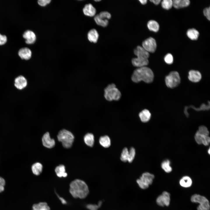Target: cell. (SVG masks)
I'll use <instances>...</instances> for the list:
<instances>
[{"label":"cell","instance_id":"cell-22","mask_svg":"<svg viewBox=\"0 0 210 210\" xmlns=\"http://www.w3.org/2000/svg\"><path fill=\"white\" fill-rule=\"evenodd\" d=\"M172 1L173 6L176 8L187 7L190 4L189 0H174Z\"/></svg>","mask_w":210,"mask_h":210},{"label":"cell","instance_id":"cell-16","mask_svg":"<svg viewBox=\"0 0 210 210\" xmlns=\"http://www.w3.org/2000/svg\"><path fill=\"white\" fill-rule=\"evenodd\" d=\"M188 78L191 81L197 83L201 80L202 75L201 73L198 71L191 70L189 72Z\"/></svg>","mask_w":210,"mask_h":210},{"label":"cell","instance_id":"cell-2","mask_svg":"<svg viewBox=\"0 0 210 210\" xmlns=\"http://www.w3.org/2000/svg\"><path fill=\"white\" fill-rule=\"evenodd\" d=\"M154 78L153 71L146 66L136 69L134 71L131 77L132 80L135 83L143 81L146 83H150L153 81Z\"/></svg>","mask_w":210,"mask_h":210},{"label":"cell","instance_id":"cell-14","mask_svg":"<svg viewBox=\"0 0 210 210\" xmlns=\"http://www.w3.org/2000/svg\"><path fill=\"white\" fill-rule=\"evenodd\" d=\"M134 52L137 57L148 59L149 56V52L140 46H138L134 49Z\"/></svg>","mask_w":210,"mask_h":210},{"label":"cell","instance_id":"cell-43","mask_svg":"<svg viewBox=\"0 0 210 210\" xmlns=\"http://www.w3.org/2000/svg\"><path fill=\"white\" fill-rule=\"evenodd\" d=\"M150 1L156 5L158 4L161 1L160 0H151Z\"/></svg>","mask_w":210,"mask_h":210},{"label":"cell","instance_id":"cell-26","mask_svg":"<svg viewBox=\"0 0 210 210\" xmlns=\"http://www.w3.org/2000/svg\"><path fill=\"white\" fill-rule=\"evenodd\" d=\"M84 141L85 144L88 146L92 147L94 142V135L92 133H88L84 136Z\"/></svg>","mask_w":210,"mask_h":210},{"label":"cell","instance_id":"cell-38","mask_svg":"<svg viewBox=\"0 0 210 210\" xmlns=\"http://www.w3.org/2000/svg\"><path fill=\"white\" fill-rule=\"evenodd\" d=\"M50 0H39L38 2V4L41 6H45L50 3Z\"/></svg>","mask_w":210,"mask_h":210},{"label":"cell","instance_id":"cell-4","mask_svg":"<svg viewBox=\"0 0 210 210\" xmlns=\"http://www.w3.org/2000/svg\"><path fill=\"white\" fill-rule=\"evenodd\" d=\"M104 92V97L108 101H118L121 98L120 92L113 83L108 85L105 88Z\"/></svg>","mask_w":210,"mask_h":210},{"label":"cell","instance_id":"cell-17","mask_svg":"<svg viewBox=\"0 0 210 210\" xmlns=\"http://www.w3.org/2000/svg\"><path fill=\"white\" fill-rule=\"evenodd\" d=\"M27 84V80L23 76L17 77L15 80V85L18 89L21 90L25 88Z\"/></svg>","mask_w":210,"mask_h":210},{"label":"cell","instance_id":"cell-1","mask_svg":"<svg viewBox=\"0 0 210 210\" xmlns=\"http://www.w3.org/2000/svg\"><path fill=\"white\" fill-rule=\"evenodd\" d=\"M69 191L73 197L81 199L85 198L89 193L88 187L86 183L78 179H75L70 183Z\"/></svg>","mask_w":210,"mask_h":210},{"label":"cell","instance_id":"cell-10","mask_svg":"<svg viewBox=\"0 0 210 210\" xmlns=\"http://www.w3.org/2000/svg\"><path fill=\"white\" fill-rule=\"evenodd\" d=\"M170 201V194L169 192L165 191L163 192L162 195H159L156 200L157 204L161 206H169Z\"/></svg>","mask_w":210,"mask_h":210},{"label":"cell","instance_id":"cell-8","mask_svg":"<svg viewBox=\"0 0 210 210\" xmlns=\"http://www.w3.org/2000/svg\"><path fill=\"white\" fill-rule=\"evenodd\" d=\"M111 17L110 13L107 11H102L95 15L94 20L98 25L103 27H106L108 23V20Z\"/></svg>","mask_w":210,"mask_h":210},{"label":"cell","instance_id":"cell-37","mask_svg":"<svg viewBox=\"0 0 210 210\" xmlns=\"http://www.w3.org/2000/svg\"><path fill=\"white\" fill-rule=\"evenodd\" d=\"M164 60L168 64H172L173 62V58L172 55L170 53L167 54L164 57Z\"/></svg>","mask_w":210,"mask_h":210},{"label":"cell","instance_id":"cell-12","mask_svg":"<svg viewBox=\"0 0 210 210\" xmlns=\"http://www.w3.org/2000/svg\"><path fill=\"white\" fill-rule=\"evenodd\" d=\"M42 141L43 145L48 148H52L55 145L54 140L51 139L49 132H47L43 135L42 138Z\"/></svg>","mask_w":210,"mask_h":210},{"label":"cell","instance_id":"cell-3","mask_svg":"<svg viewBox=\"0 0 210 210\" xmlns=\"http://www.w3.org/2000/svg\"><path fill=\"white\" fill-rule=\"evenodd\" d=\"M57 138L58 140L62 142L63 146L67 148L72 146L74 139L72 133L65 129L61 130L59 132Z\"/></svg>","mask_w":210,"mask_h":210},{"label":"cell","instance_id":"cell-47","mask_svg":"<svg viewBox=\"0 0 210 210\" xmlns=\"http://www.w3.org/2000/svg\"><path fill=\"white\" fill-rule=\"evenodd\" d=\"M94 1H96V2H97V1H100V0H95Z\"/></svg>","mask_w":210,"mask_h":210},{"label":"cell","instance_id":"cell-11","mask_svg":"<svg viewBox=\"0 0 210 210\" xmlns=\"http://www.w3.org/2000/svg\"><path fill=\"white\" fill-rule=\"evenodd\" d=\"M195 139L198 144H203L206 146L208 145L210 142V138L209 136L202 134L197 131L195 135Z\"/></svg>","mask_w":210,"mask_h":210},{"label":"cell","instance_id":"cell-27","mask_svg":"<svg viewBox=\"0 0 210 210\" xmlns=\"http://www.w3.org/2000/svg\"><path fill=\"white\" fill-rule=\"evenodd\" d=\"M32 210H50L49 206L47 203L41 202L38 204H34L32 206Z\"/></svg>","mask_w":210,"mask_h":210},{"label":"cell","instance_id":"cell-15","mask_svg":"<svg viewBox=\"0 0 210 210\" xmlns=\"http://www.w3.org/2000/svg\"><path fill=\"white\" fill-rule=\"evenodd\" d=\"M23 36L25 39V42L27 44H32L36 41V36L35 33L32 31L27 30L24 33Z\"/></svg>","mask_w":210,"mask_h":210},{"label":"cell","instance_id":"cell-40","mask_svg":"<svg viewBox=\"0 0 210 210\" xmlns=\"http://www.w3.org/2000/svg\"><path fill=\"white\" fill-rule=\"evenodd\" d=\"M7 41L6 36L5 35H2L0 34V45L5 44Z\"/></svg>","mask_w":210,"mask_h":210},{"label":"cell","instance_id":"cell-46","mask_svg":"<svg viewBox=\"0 0 210 210\" xmlns=\"http://www.w3.org/2000/svg\"><path fill=\"white\" fill-rule=\"evenodd\" d=\"M4 190V186L0 185V193L3 191Z\"/></svg>","mask_w":210,"mask_h":210},{"label":"cell","instance_id":"cell-13","mask_svg":"<svg viewBox=\"0 0 210 210\" xmlns=\"http://www.w3.org/2000/svg\"><path fill=\"white\" fill-rule=\"evenodd\" d=\"M210 108V102L208 101L207 104H206L204 103H203L198 108H196L193 105H190L188 106H186L184 108V112L186 116L187 117H188L189 116V114L188 113L187 110L189 108H191L196 111H199L208 110Z\"/></svg>","mask_w":210,"mask_h":210},{"label":"cell","instance_id":"cell-31","mask_svg":"<svg viewBox=\"0 0 210 210\" xmlns=\"http://www.w3.org/2000/svg\"><path fill=\"white\" fill-rule=\"evenodd\" d=\"M188 36L192 40H196L199 35V32L196 29L192 28L188 29L187 32Z\"/></svg>","mask_w":210,"mask_h":210},{"label":"cell","instance_id":"cell-29","mask_svg":"<svg viewBox=\"0 0 210 210\" xmlns=\"http://www.w3.org/2000/svg\"><path fill=\"white\" fill-rule=\"evenodd\" d=\"M99 143L103 147L107 148L109 147L111 144L109 137L107 135L101 137L99 139Z\"/></svg>","mask_w":210,"mask_h":210},{"label":"cell","instance_id":"cell-28","mask_svg":"<svg viewBox=\"0 0 210 210\" xmlns=\"http://www.w3.org/2000/svg\"><path fill=\"white\" fill-rule=\"evenodd\" d=\"M43 166L40 163L36 162L32 166V170L33 173L36 175H39L42 172Z\"/></svg>","mask_w":210,"mask_h":210},{"label":"cell","instance_id":"cell-33","mask_svg":"<svg viewBox=\"0 0 210 210\" xmlns=\"http://www.w3.org/2000/svg\"><path fill=\"white\" fill-rule=\"evenodd\" d=\"M162 7L166 10H169L173 6V1L172 0H163L161 2Z\"/></svg>","mask_w":210,"mask_h":210},{"label":"cell","instance_id":"cell-9","mask_svg":"<svg viewBox=\"0 0 210 210\" xmlns=\"http://www.w3.org/2000/svg\"><path fill=\"white\" fill-rule=\"evenodd\" d=\"M142 47L148 52H153L157 47L155 40L152 37H149L143 42Z\"/></svg>","mask_w":210,"mask_h":210},{"label":"cell","instance_id":"cell-20","mask_svg":"<svg viewBox=\"0 0 210 210\" xmlns=\"http://www.w3.org/2000/svg\"><path fill=\"white\" fill-rule=\"evenodd\" d=\"M18 54L21 58L27 60L31 58L32 53L29 49L27 48H24L19 50Z\"/></svg>","mask_w":210,"mask_h":210},{"label":"cell","instance_id":"cell-25","mask_svg":"<svg viewBox=\"0 0 210 210\" xmlns=\"http://www.w3.org/2000/svg\"><path fill=\"white\" fill-rule=\"evenodd\" d=\"M57 175L59 177H66L67 176L65 172V167L64 165L61 164L57 166L55 169Z\"/></svg>","mask_w":210,"mask_h":210},{"label":"cell","instance_id":"cell-36","mask_svg":"<svg viewBox=\"0 0 210 210\" xmlns=\"http://www.w3.org/2000/svg\"><path fill=\"white\" fill-rule=\"evenodd\" d=\"M197 131L200 133L206 135H209V132L208 129L204 126L202 125L200 126Z\"/></svg>","mask_w":210,"mask_h":210},{"label":"cell","instance_id":"cell-18","mask_svg":"<svg viewBox=\"0 0 210 210\" xmlns=\"http://www.w3.org/2000/svg\"><path fill=\"white\" fill-rule=\"evenodd\" d=\"M133 65L138 68L146 66L149 63L148 59L138 57L133 58L132 60Z\"/></svg>","mask_w":210,"mask_h":210},{"label":"cell","instance_id":"cell-23","mask_svg":"<svg viewBox=\"0 0 210 210\" xmlns=\"http://www.w3.org/2000/svg\"><path fill=\"white\" fill-rule=\"evenodd\" d=\"M139 116L142 122L146 123L150 120L151 114L149 110L144 109L139 113Z\"/></svg>","mask_w":210,"mask_h":210},{"label":"cell","instance_id":"cell-24","mask_svg":"<svg viewBox=\"0 0 210 210\" xmlns=\"http://www.w3.org/2000/svg\"><path fill=\"white\" fill-rule=\"evenodd\" d=\"M179 184L181 186L188 188L190 187L192 184L191 178L188 176H185L182 177L179 181Z\"/></svg>","mask_w":210,"mask_h":210},{"label":"cell","instance_id":"cell-42","mask_svg":"<svg viewBox=\"0 0 210 210\" xmlns=\"http://www.w3.org/2000/svg\"><path fill=\"white\" fill-rule=\"evenodd\" d=\"M5 184V180L2 178L0 177V185L4 186Z\"/></svg>","mask_w":210,"mask_h":210},{"label":"cell","instance_id":"cell-6","mask_svg":"<svg viewBox=\"0 0 210 210\" xmlns=\"http://www.w3.org/2000/svg\"><path fill=\"white\" fill-rule=\"evenodd\" d=\"M165 82L167 86L170 88H173L178 86L181 82L179 74L176 71H172L166 76Z\"/></svg>","mask_w":210,"mask_h":210},{"label":"cell","instance_id":"cell-35","mask_svg":"<svg viewBox=\"0 0 210 210\" xmlns=\"http://www.w3.org/2000/svg\"><path fill=\"white\" fill-rule=\"evenodd\" d=\"M135 153V149L133 147L131 148L129 151L127 161L130 163L134 159Z\"/></svg>","mask_w":210,"mask_h":210},{"label":"cell","instance_id":"cell-34","mask_svg":"<svg viewBox=\"0 0 210 210\" xmlns=\"http://www.w3.org/2000/svg\"><path fill=\"white\" fill-rule=\"evenodd\" d=\"M129 150L126 148H124L122 152L120 159L123 162H126L127 161L128 157Z\"/></svg>","mask_w":210,"mask_h":210},{"label":"cell","instance_id":"cell-32","mask_svg":"<svg viewBox=\"0 0 210 210\" xmlns=\"http://www.w3.org/2000/svg\"><path fill=\"white\" fill-rule=\"evenodd\" d=\"M170 162L168 160L163 161L162 163L161 166L162 169L166 172L169 173L172 170L170 165Z\"/></svg>","mask_w":210,"mask_h":210},{"label":"cell","instance_id":"cell-48","mask_svg":"<svg viewBox=\"0 0 210 210\" xmlns=\"http://www.w3.org/2000/svg\"><path fill=\"white\" fill-rule=\"evenodd\" d=\"M208 152L210 154V149H209V151H208Z\"/></svg>","mask_w":210,"mask_h":210},{"label":"cell","instance_id":"cell-30","mask_svg":"<svg viewBox=\"0 0 210 210\" xmlns=\"http://www.w3.org/2000/svg\"><path fill=\"white\" fill-rule=\"evenodd\" d=\"M147 26L148 29L151 31L157 32L159 29V24L156 21L154 20L148 21Z\"/></svg>","mask_w":210,"mask_h":210},{"label":"cell","instance_id":"cell-19","mask_svg":"<svg viewBox=\"0 0 210 210\" xmlns=\"http://www.w3.org/2000/svg\"><path fill=\"white\" fill-rule=\"evenodd\" d=\"M96 11L95 8L90 4H86L83 9L84 14L88 16L93 17L94 16Z\"/></svg>","mask_w":210,"mask_h":210},{"label":"cell","instance_id":"cell-44","mask_svg":"<svg viewBox=\"0 0 210 210\" xmlns=\"http://www.w3.org/2000/svg\"><path fill=\"white\" fill-rule=\"evenodd\" d=\"M139 1L143 5H145L146 4L147 1L146 0H139Z\"/></svg>","mask_w":210,"mask_h":210},{"label":"cell","instance_id":"cell-7","mask_svg":"<svg viewBox=\"0 0 210 210\" xmlns=\"http://www.w3.org/2000/svg\"><path fill=\"white\" fill-rule=\"evenodd\" d=\"M154 178L153 174L149 172H145L142 174L139 179H137L136 182L141 188L145 189L152 184Z\"/></svg>","mask_w":210,"mask_h":210},{"label":"cell","instance_id":"cell-41","mask_svg":"<svg viewBox=\"0 0 210 210\" xmlns=\"http://www.w3.org/2000/svg\"><path fill=\"white\" fill-rule=\"evenodd\" d=\"M86 207L90 210H97L99 208L98 205L93 204H88Z\"/></svg>","mask_w":210,"mask_h":210},{"label":"cell","instance_id":"cell-45","mask_svg":"<svg viewBox=\"0 0 210 210\" xmlns=\"http://www.w3.org/2000/svg\"><path fill=\"white\" fill-rule=\"evenodd\" d=\"M59 199L62 202L63 204H66V201L63 198L61 197H59Z\"/></svg>","mask_w":210,"mask_h":210},{"label":"cell","instance_id":"cell-21","mask_svg":"<svg viewBox=\"0 0 210 210\" xmlns=\"http://www.w3.org/2000/svg\"><path fill=\"white\" fill-rule=\"evenodd\" d=\"M87 36L88 40L90 42L96 43L98 39L99 35L97 31L93 29L89 31Z\"/></svg>","mask_w":210,"mask_h":210},{"label":"cell","instance_id":"cell-5","mask_svg":"<svg viewBox=\"0 0 210 210\" xmlns=\"http://www.w3.org/2000/svg\"><path fill=\"white\" fill-rule=\"evenodd\" d=\"M191 201L193 203H199L197 210H209L210 205L208 200L205 197L195 194L191 197Z\"/></svg>","mask_w":210,"mask_h":210},{"label":"cell","instance_id":"cell-39","mask_svg":"<svg viewBox=\"0 0 210 210\" xmlns=\"http://www.w3.org/2000/svg\"><path fill=\"white\" fill-rule=\"evenodd\" d=\"M203 13L204 15L209 20L210 19V7L206 8H205L203 10Z\"/></svg>","mask_w":210,"mask_h":210}]
</instances>
